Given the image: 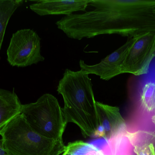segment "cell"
<instances>
[{"label": "cell", "instance_id": "obj_1", "mask_svg": "<svg viewBox=\"0 0 155 155\" xmlns=\"http://www.w3.org/2000/svg\"><path fill=\"white\" fill-rule=\"evenodd\" d=\"M88 5L94 9L57 21L58 29L78 40L101 35L131 37L155 32V1L89 0Z\"/></svg>", "mask_w": 155, "mask_h": 155}, {"label": "cell", "instance_id": "obj_2", "mask_svg": "<svg viewBox=\"0 0 155 155\" xmlns=\"http://www.w3.org/2000/svg\"><path fill=\"white\" fill-rule=\"evenodd\" d=\"M83 70L64 71L57 86L64 102L62 108L67 123L75 124L84 136L93 137L99 126L98 114L91 79Z\"/></svg>", "mask_w": 155, "mask_h": 155}, {"label": "cell", "instance_id": "obj_3", "mask_svg": "<svg viewBox=\"0 0 155 155\" xmlns=\"http://www.w3.org/2000/svg\"><path fill=\"white\" fill-rule=\"evenodd\" d=\"M0 135L8 155H60L65 148L63 141L36 133L21 114L6 125Z\"/></svg>", "mask_w": 155, "mask_h": 155}, {"label": "cell", "instance_id": "obj_4", "mask_svg": "<svg viewBox=\"0 0 155 155\" xmlns=\"http://www.w3.org/2000/svg\"><path fill=\"white\" fill-rule=\"evenodd\" d=\"M21 114L37 133L49 139L63 141L68 123L62 108L52 95L45 94L35 103L22 104Z\"/></svg>", "mask_w": 155, "mask_h": 155}, {"label": "cell", "instance_id": "obj_5", "mask_svg": "<svg viewBox=\"0 0 155 155\" xmlns=\"http://www.w3.org/2000/svg\"><path fill=\"white\" fill-rule=\"evenodd\" d=\"M41 38L36 32L22 29L13 34L7 50V60L13 66L26 67L43 62Z\"/></svg>", "mask_w": 155, "mask_h": 155}, {"label": "cell", "instance_id": "obj_6", "mask_svg": "<svg viewBox=\"0 0 155 155\" xmlns=\"http://www.w3.org/2000/svg\"><path fill=\"white\" fill-rule=\"evenodd\" d=\"M155 32L143 33L137 35L129 49L122 68V73L136 76L147 73L154 56Z\"/></svg>", "mask_w": 155, "mask_h": 155}, {"label": "cell", "instance_id": "obj_7", "mask_svg": "<svg viewBox=\"0 0 155 155\" xmlns=\"http://www.w3.org/2000/svg\"><path fill=\"white\" fill-rule=\"evenodd\" d=\"M136 36L128 37L124 45L102 60L99 63L88 65L83 60H80V69L88 74L98 76L100 79L108 81L118 75L122 74V70L127 53Z\"/></svg>", "mask_w": 155, "mask_h": 155}, {"label": "cell", "instance_id": "obj_8", "mask_svg": "<svg viewBox=\"0 0 155 155\" xmlns=\"http://www.w3.org/2000/svg\"><path fill=\"white\" fill-rule=\"evenodd\" d=\"M99 124L104 128V138L109 141L126 131L125 121L118 107L96 102Z\"/></svg>", "mask_w": 155, "mask_h": 155}, {"label": "cell", "instance_id": "obj_9", "mask_svg": "<svg viewBox=\"0 0 155 155\" xmlns=\"http://www.w3.org/2000/svg\"><path fill=\"white\" fill-rule=\"evenodd\" d=\"M89 0L87 1H40L30 5V9L41 16L73 14L74 12H86Z\"/></svg>", "mask_w": 155, "mask_h": 155}, {"label": "cell", "instance_id": "obj_10", "mask_svg": "<svg viewBox=\"0 0 155 155\" xmlns=\"http://www.w3.org/2000/svg\"><path fill=\"white\" fill-rule=\"evenodd\" d=\"M21 106L14 92L0 88V134L6 125L21 114Z\"/></svg>", "mask_w": 155, "mask_h": 155}, {"label": "cell", "instance_id": "obj_11", "mask_svg": "<svg viewBox=\"0 0 155 155\" xmlns=\"http://www.w3.org/2000/svg\"><path fill=\"white\" fill-rule=\"evenodd\" d=\"M135 155H155V133L146 131L124 133Z\"/></svg>", "mask_w": 155, "mask_h": 155}, {"label": "cell", "instance_id": "obj_12", "mask_svg": "<svg viewBox=\"0 0 155 155\" xmlns=\"http://www.w3.org/2000/svg\"><path fill=\"white\" fill-rule=\"evenodd\" d=\"M22 3L21 0H0V50L8 22Z\"/></svg>", "mask_w": 155, "mask_h": 155}, {"label": "cell", "instance_id": "obj_13", "mask_svg": "<svg viewBox=\"0 0 155 155\" xmlns=\"http://www.w3.org/2000/svg\"><path fill=\"white\" fill-rule=\"evenodd\" d=\"M60 155H105L94 145L82 141L70 143Z\"/></svg>", "mask_w": 155, "mask_h": 155}, {"label": "cell", "instance_id": "obj_14", "mask_svg": "<svg viewBox=\"0 0 155 155\" xmlns=\"http://www.w3.org/2000/svg\"><path fill=\"white\" fill-rule=\"evenodd\" d=\"M140 103L142 107L147 112L155 110V82H147L143 86Z\"/></svg>", "mask_w": 155, "mask_h": 155}, {"label": "cell", "instance_id": "obj_15", "mask_svg": "<svg viewBox=\"0 0 155 155\" xmlns=\"http://www.w3.org/2000/svg\"><path fill=\"white\" fill-rule=\"evenodd\" d=\"M0 155H8L4 147L3 142L2 139H0Z\"/></svg>", "mask_w": 155, "mask_h": 155}, {"label": "cell", "instance_id": "obj_16", "mask_svg": "<svg viewBox=\"0 0 155 155\" xmlns=\"http://www.w3.org/2000/svg\"><path fill=\"white\" fill-rule=\"evenodd\" d=\"M152 121H153V123L155 125V113L154 115L152 117Z\"/></svg>", "mask_w": 155, "mask_h": 155}, {"label": "cell", "instance_id": "obj_17", "mask_svg": "<svg viewBox=\"0 0 155 155\" xmlns=\"http://www.w3.org/2000/svg\"><path fill=\"white\" fill-rule=\"evenodd\" d=\"M154 56L155 57V52H154Z\"/></svg>", "mask_w": 155, "mask_h": 155}]
</instances>
